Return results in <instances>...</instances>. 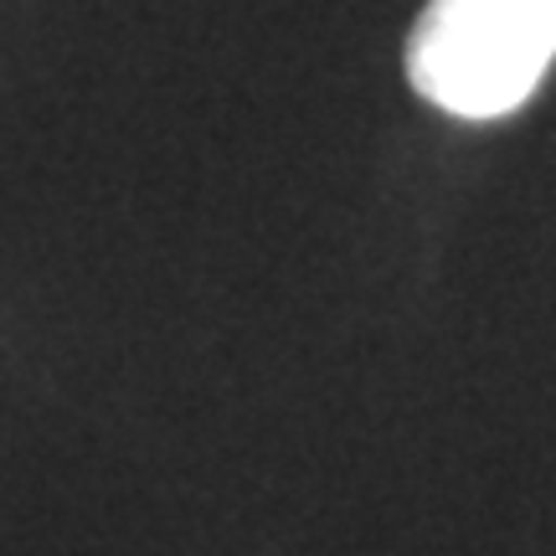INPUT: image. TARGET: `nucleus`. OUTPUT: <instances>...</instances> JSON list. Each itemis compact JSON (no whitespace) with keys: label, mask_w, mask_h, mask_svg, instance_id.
I'll use <instances>...</instances> for the list:
<instances>
[{"label":"nucleus","mask_w":556,"mask_h":556,"mask_svg":"<svg viewBox=\"0 0 556 556\" xmlns=\"http://www.w3.org/2000/svg\"><path fill=\"white\" fill-rule=\"evenodd\" d=\"M556 58V0H428L407 37V83L454 119H505Z\"/></svg>","instance_id":"1"}]
</instances>
